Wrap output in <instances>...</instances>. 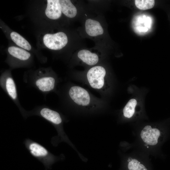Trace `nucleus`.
Wrapping results in <instances>:
<instances>
[{"instance_id":"8","label":"nucleus","mask_w":170,"mask_h":170,"mask_svg":"<svg viewBox=\"0 0 170 170\" xmlns=\"http://www.w3.org/2000/svg\"><path fill=\"white\" fill-rule=\"evenodd\" d=\"M85 28L87 33L91 37L101 35L104 33L103 29L100 23L91 19L86 20Z\"/></svg>"},{"instance_id":"13","label":"nucleus","mask_w":170,"mask_h":170,"mask_svg":"<svg viewBox=\"0 0 170 170\" xmlns=\"http://www.w3.org/2000/svg\"><path fill=\"white\" fill-rule=\"evenodd\" d=\"M137 105V102L136 99H130L123 109L124 116L128 119L133 117L136 113Z\"/></svg>"},{"instance_id":"10","label":"nucleus","mask_w":170,"mask_h":170,"mask_svg":"<svg viewBox=\"0 0 170 170\" xmlns=\"http://www.w3.org/2000/svg\"><path fill=\"white\" fill-rule=\"evenodd\" d=\"M40 113L43 117L54 124L58 125L62 122V120L60 114L49 108L46 107L42 108Z\"/></svg>"},{"instance_id":"17","label":"nucleus","mask_w":170,"mask_h":170,"mask_svg":"<svg viewBox=\"0 0 170 170\" xmlns=\"http://www.w3.org/2000/svg\"><path fill=\"white\" fill-rule=\"evenodd\" d=\"M136 6L139 9L147 10L152 8L155 5V1L153 0H136L135 1Z\"/></svg>"},{"instance_id":"12","label":"nucleus","mask_w":170,"mask_h":170,"mask_svg":"<svg viewBox=\"0 0 170 170\" xmlns=\"http://www.w3.org/2000/svg\"><path fill=\"white\" fill-rule=\"evenodd\" d=\"M8 51L12 56L22 61H26L28 60L31 56V54L29 52L16 47H9Z\"/></svg>"},{"instance_id":"5","label":"nucleus","mask_w":170,"mask_h":170,"mask_svg":"<svg viewBox=\"0 0 170 170\" xmlns=\"http://www.w3.org/2000/svg\"><path fill=\"white\" fill-rule=\"evenodd\" d=\"M43 42L48 48L53 50H59L67 44L68 38L66 34L62 32L53 34H47L43 37Z\"/></svg>"},{"instance_id":"7","label":"nucleus","mask_w":170,"mask_h":170,"mask_svg":"<svg viewBox=\"0 0 170 170\" xmlns=\"http://www.w3.org/2000/svg\"><path fill=\"white\" fill-rule=\"evenodd\" d=\"M45 13L46 16L52 20H56L60 17L62 12L60 0H48Z\"/></svg>"},{"instance_id":"3","label":"nucleus","mask_w":170,"mask_h":170,"mask_svg":"<svg viewBox=\"0 0 170 170\" xmlns=\"http://www.w3.org/2000/svg\"><path fill=\"white\" fill-rule=\"evenodd\" d=\"M68 94L70 99L78 105L87 107L92 104L90 94L86 89L81 87H71L68 90Z\"/></svg>"},{"instance_id":"16","label":"nucleus","mask_w":170,"mask_h":170,"mask_svg":"<svg viewBox=\"0 0 170 170\" xmlns=\"http://www.w3.org/2000/svg\"><path fill=\"white\" fill-rule=\"evenodd\" d=\"M31 154L36 157H42L48 154L47 150L43 146L35 143H31L29 146Z\"/></svg>"},{"instance_id":"6","label":"nucleus","mask_w":170,"mask_h":170,"mask_svg":"<svg viewBox=\"0 0 170 170\" xmlns=\"http://www.w3.org/2000/svg\"><path fill=\"white\" fill-rule=\"evenodd\" d=\"M0 85L15 103H19L16 85L11 75L5 74L0 77Z\"/></svg>"},{"instance_id":"9","label":"nucleus","mask_w":170,"mask_h":170,"mask_svg":"<svg viewBox=\"0 0 170 170\" xmlns=\"http://www.w3.org/2000/svg\"><path fill=\"white\" fill-rule=\"evenodd\" d=\"M77 56L83 62L89 65L96 64L99 60L96 54L85 49L80 50L78 53Z\"/></svg>"},{"instance_id":"4","label":"nucleus","mask_w":170,"mask_h":170,"mask_svg":"<svg viewBox=\"0 0 170 170\" xmlns=\"http://www.w3.org/2000/svg\"><path fill=\"white\" fill-rule=\"evenodd\" d=\"M161 133V131L156 127L148 125L141 130L139 136L145 146L151 147H155L158 144Z\"/></svg>"},{"instance_id":"14","label":"nucleus","mask_w":170,"mask_h":170,"mask_svg":"<svg viewBox=\"0 0 170 170\" xmlns=\"http://www.w3.org/2000/svg\"><path fill=\"white\" fill-rule=\"evenodd\" d=\"M10 35L12 40L18 46L28 50L31 49V46L29 42L19 33L13 31Z\"/></svg>"},{"instance_id":"1","label":"nucleus","mask_w":170,"mask_h":170,"mask_svg":"<svg viewBox=\"0 0 170 170\" xmlns=\"http://www.w3.org/2000/svg\"><path fill=\"white\" fill-rule=\"evenodd\" d=\"M31 83L41 92L47 94L53 91L55 87V77L49 74H42L41 72L30 78Z\"/></svg>"},{"instance_id":"2","label":"nucleus","mask_w":170,"mask_h":170,"mask_svg":"<svg viewBox=\"0 0 170 170\" xmlns=\"http://www.w3.org/2000/svg\"><path fill=\"white\" fill-rule=\"evenodd\" d=\"M106 71L103 66H94L88 71L86 79L88 83L93 88L103 90L106 86Z\"/></svg>"},{"instance_id":"11","label":"nucleus","mask_w":170,"mask_h":170,"mask_svg":"<svg viewBox=\"0 0 170 170\" xmlns=\"http://www.w3.org/2000/svg\"><path fill=\"white\" fill-rule=\"evenodd\" d=\"M60 3L61 12L66 16L70 18L76 16L77 9L70 0H60Z\"/></svg>"},{"instance_id":"15","label":"nucleus","mask_w":170,"mask_h":170,"mask_svg":"<svg viewBox=\"0 0 170 170\" xmlns=\"http://www.w3.org/2000/svg\"><path fill=\"white\" fill-rule=\"evenodd\" d=\"M127 167L128 170H148L141 161L136 158L132 157L128 158Z\"/></svg>"}]
</instances>
